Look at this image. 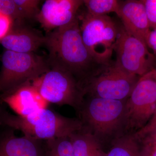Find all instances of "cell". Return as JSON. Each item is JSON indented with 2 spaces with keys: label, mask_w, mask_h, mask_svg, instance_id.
Masks as SVG:
<instances>
[{
  "label": "cell",
  "mask_w": 156,
  "mask_h": 156,
  "mask_svg": "<svg viewBox=\"0 0 156 156\" xmlns=\"http://www.w3.org/2000/svg\"><path fill=\"white\" fill-rule=\"evenodd\" d=\"M45 47L49 55L50 67L66 71L79 83L88 77L99 67L84 44L81 36L79 16L71 23L48 33Z\"/></svg>",
  "instance_id": "obj_1"
},
{
  "label": "cell",
  "mask_w": 156,
  "mask_h": 156,
  "mask_svg": "<svg viewBox=\"0 0 156 156\" xmlns=\"http://www.w3.org/2000/svg\"><path fill=\"white\" fill-rule=\"evenodd\" d=\"M126 101L86 96L77 112L83 128L103 148L123 135Z\"/></svg>",
  "instance_id": "obj_2"
},
{
  "label": "cell",
  "mask_w": 156,
  "mask_h": 156,
  "mask_svg": "<svg viewBox=\"0 0 156 156\" xmlns=\"http://www.w3.org/2000/svg\"><path fill=\"white\" fill-rule=\"evenodd\" d=\"M0 126L19 130L23 135L41 140L69 136L83 127L78 118L64 116L48 108L20 116L10 113L1 105Z\"/></svg>",
  "instance_id": "obj_3"
},
{
  "label": "cell",
  "mask_w": 156,
  "mask_h": 156,
  "mask_svg": "<svg viewBox=\"0 0 156 156\" xmlns=\"http://www.w3.org/2000/svg\"><path fill=\"white\" fill-rule=\"evenodd\" d=\"M139 78L124 71L112 60L100 65L79 84L85 97L126 100Z\"/></svg>",
  "instance_id": "obj_4"
},
{
  "label": "cell",
  "mask_w": 156,
  "mask_h": 156,
  "mask_svg": "<svg viewBox=\"0 0 156 156\" xmlns=\"http://www.w3.org/2000/svg\"><path fill=\"white\" fill-rule=\"evenodd\" d=\"M0 92H9L32 83L50 69L47 59L34 53L5 50L1 57Z\"/></svg>",
  "instance_id": "obj_5"
},
{
  "label": "cell",
  "mask_w": 156,
  "mask_h": 156,
  "mask_svg": "<svg viewBox=\"0 0 156 156\" xmlns=\"http://www.w3.org/2000/svg\"><path fill=\"white\" fill-rule=\"evenodd\" d=\"M156 109V79L154 69L140 77L126 101L123 135L136 133L147 125Z\"/></svg>",
  "instance_id": "obj_6"
},
{
  "label": "cell",
  "mask_w": 156,
  "mask_h": 156,
  "mask_svg": "<svg viewBox=\"0 0 156 156\" xmlns=\"http://www.w3.org/2000/svg\"><path fill=\"white\" fill-rule=\"evenodd\" d=\"M79 18L83 41L95 60L100 64L110 62L119 26L108 15L95 16L87 11Z\"/></svg>",
  "instance_id": "obj_7"
},
{
  "label": "cell",
  "mask_w": 156,
  "mask_h": 156,
  "mask_svg": "<svg viewBox=\"0 0 156 156\" xmlns=\"http://www.w3.org/2000/svg\"><path fill=\"white\" fill-rule=\"evenodd\" d=\"M32 83L48 103L68 105L76 112L85 98L77 80L70 73L58 68L50 67Z\"/></svg>",
  "instance_id": "obj_8"
},
{
  "label": "cell",
  "mask_w": 156,
  "mask_h": 156,
  "mask_svg": "<svg viewBox=\"0 0 156 156\" xmlns=\"http://www.w3.org/2000/svg\"><path fill=\"white\" fill-rule=\"evenodd\" d=\"M114 51L116 63L128 74L142 76L154 68L156 57L147 45L128 33L123 26H119Z\"/></svg>",
  "instance_id": "obj_9"
},
{
  "label": "cell",
  "mask_w": 156,
  "mask_h": 156,
  "mask_svg": "<svg viewBox=\"0 0 156 156\" xmlns=\"http://www.w3.org/2000/svg\"><path fill=\"white\" fill-rule=\"evenodd\" d=\"M83 0H47L36 17L48 32L69 24L78 17Z\"/></svg>",
  "instance_id": "obj_10"
},
{
  "label": "cell",
  "mask_w": 156,
  "mask_h": 156,
  "mask_svg": "<svg viewBox=\"0 0 156 156\" xmlns=\"http://www.w3.org/2000/svg\"><path fill=\"white\" fill-rule=\"evenodd\" d=\"M2 103L5 104L20 116L29 115L41 109L47 108L49 104L42 98L32 83L2 93L0 104Z\"/></svg>",
  "instance_id": "obj_11"
},
{
  "label": "cell",
  "mask_w": 156,
  "mask_h": 156,
  "mask_svg": "<svg viewBox=\"0 0 156 156\" xmlns=\"http://www.w3.org/2000/svg\"><path fill=\"white\" fill-rule=\"evenodd\" d=\"M116 14L126 31L147 45L151 30L143 0L121 1Z\"/></svg>",
  "instance_id": "obj_12"
},
{
  "label": "cell",
  "mask_w": 156,
  "mask_h": 156,
  "mask_svg": "<svg viewBox=\"0 0 156 156\" xmlns=\"http://www.w3.org/2000/svg\"><path fill=\"white\" fill-rule=\"evenodd\" d=\"M46 37L23 25V22L13 23L11 29L0 41L6 50L21 53H34L44 44Z\"/></svg>",
  "instance_id": "obj_13"
},
{
  "label": "cell",
  "mask_w": 156,
  "mask_h": 156,
  "mask_svg": "<svg viewBox=\"0 0 156 156\" xmlns=\"http://www.w3.org/2000/svg\"><path fill=\"white\" fill-rule=\"evenodd\" d=\"M44 140L17 136L13 131L0 139V156H44Z\"/></svg>",
  "instance_id": "obj_14"
},
{
  "label": "cell",
  "mask_w": 156,
  "mask_h": 156,
  "mask_svg": "<svg viewBox=\"0 0 156 156\" xmlns=\"http://www.w3.org/2000/svg\"><path fill=\"white\" fill-rule=\"evenodd\" d=\"M111 146L106 156H140V144L135 134L120 136Z\"/></svg>",
  "instance_id": "obj_15"
},
{
  "label": "cell",
  "mask_w": 156,
  "mask_h": 156,
  "mask_svg": "<svg viewBox=\"0 0 156 156\" xmlns=\"http://www.w3.org/2000/svg\"><path fill=\"white\" fill-rule=\"evenodd\" d=\"M44 156H75L69 136L44 140Z\"/></svg>",
  "instance_id": "obj_16"
},
{
  "label": "cell",
  "mask_w": 156,
  "mask_h": 156,
  "mask_svg": "<svg viewBox=\"0 0 156 156\" xmlns=\"http://www.w3.org/2000/svg\"><path fill=\"white\" fill-rule=\"evenodd\" d=\"M121 1L117 0H83L87 12L95 16H104L118 12Z\"/></svg>",
  "instance_id": "obj_17"
},
{
  "label": "cell",
  "mask_w": 156,
  "mask_h": 156,
  "mask_svg": "<svg viewBox=\"0 0 156 156\" xmlns=\"http://www.w3.org/2000/svg\"><path fill=\"white\" fill-rule=\"evenodd\" d=\"M75 156H89L93 136L83 128L69 136Z\"/></svg>",
  "instance_id": "obj_18"
},
{
  "label": "cell",
  "mask_w": 156,
  "mask_h": 156,
  "mask_svg": "<svg viewBox=\"0 0 156 156\" xmlns=\"http://www.w3.org/2000/svg\"><path fill=\"white\" fill-rule=\"evenodd\" d=\"M23 21L26 19L35 18L40 11L38 0H14Z\"/></svg>",
  "instance_id": "obj_19"
},
{
  "label": "cell",
  "mask_w": 156,
  "mask_h": 156,
  "mask_svg": "<svg viewBox=\"0 0 156 156\" xmlns=\"http://www.w3.org/2000/svg\"><path fill=\"white\" fill-rule=\"evenodd\" d=\"M0 13L9 17L13 23L24 21L14 0H0Z\"/></svg>",
  "instance_id": "obj_20"
},
{
  "label": "cell",
  "mask_w": 156,
  "mask_h": 156,
  "mask_svg": "<svg viewBox=\"0 0 156 156\" xmlns=\"http://www.w3.org/2000/svg\"><path fill=\"white\" fill-rule=\"evenodd\" d=\"M136 136L140 144V156H156V136Z\"/></svg>",
  "instance_id": "obj_21"
},
{
  "label": "cell",
  "mask_w": 156,
  "mask_h": 156,
  "mask_svg": "<svg viewBox=\"0 0 156 156\" xmlns=\"http://www.w3.org/2000/svg\"><path fill=\"white\" fill-rule=\"evenodd\" d=\"M151 28L156 29V0H143Z\"/></svg>",
  "instance_id": "obj_22"
},
{
  "label": "cell",
  "mask_w": 156,
  "mask_h": 156,
  "mask_svg": "<svg viewBox=\"0 0 156 156\" xmlns=\"http://www.w3.org/2000/svg\"><path fill=\"white\" fill-rule=\"evenodd\" d=\"M137 136H156V109L152 116L143 128L135 133Z\"/></svg>",
  "instance_id": "obj_23"
},
{
  "label": "cell",
  "mask_w": 156,
  "mask_h": 156,
  "mask_svg": "<svg viewBox=\"0 0 156 156\" xmlns=\"http://www.w3.org/2000/svg\"><path fill=\"white\" fill-rule=\"evenodd\" d=\"M12 24L11 19L0 13V41L9 32Z\"/></svg>",
  "instance_id": "obj_24"
},
{
  "label": "cell",
  "mask_w": 156,
  "mask_h": 156,
  "mask_svg": "<svg viewBox=\"0 0 156 156\" xmlns=\"http://www.w3.org/2000/svg\"><path fill=\"white\" fill-rule=\"evenodd\" d=\"M106 153L103 151V147L94 137L89 156H106Z\"/></svg>",
  "instance_id": "obj_25"
},
{
  "label": "cell",
  "mask_w": 156,
  "mask_h": 156,
  "mask_svg": "<svg viewBox=\"0 0 156 156\" xmlns=\"http://www.w3.org/2000/svg\"><path fill=\"white\" fill-rule=\"evenodd\" d=\"M147 45L154 52V55L156 57V29H152L151 30L148 37Z\"/></svg>",
  "instance_id": "obj_26"
},
{
  "label": "cell",
  "mask_w": 156,
  "mask_h": 156,
  "mask_svg": "<svg viewBox=\"0 0 156 156\" xmlns=\"http://www.w3.org/2000/svg\"><path fill=\"white\" fill-rule=\"evenodd\" d=\"M154 72L155 76V78L156 79V63L155 65L154 68Z\"/></svg>",
  "instance_id": "obj_27"
}]
</instances>
